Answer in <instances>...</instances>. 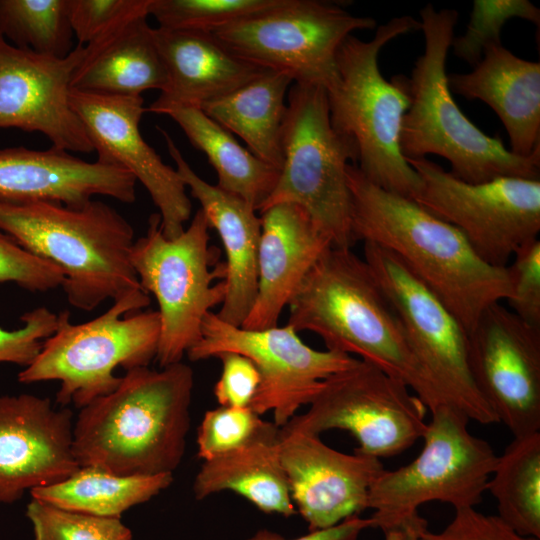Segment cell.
I'll return each instance as SVG.
<instances>
[{"instance_id":"1","label":"cell","mask_w":540,"mask_h":540,"mask_svg":"<svg viewBox=\"0 0 540 540\" xmlns=\"http://www.w3.org/2000/svg\"><path fill=\"white\" fill-rule=\"evenodd\" d=\"M346 177L355 241L393 253L468 334L489 306L510 297L508 267L483 261L457 228L414 200L372 183L354 164L347 166Z\"/></svg>"},{"instance_id":"2","label":"cell","mask_w":540,"mask_h":540,"mask_svg":"<svg viewBox=\"0 0 540 540\" xmlns=\"http://www.w3.org/2000/svg\"><path fill=\"white\" fill-rule=\"evenodd\" d=\"M193 386V370L182 361L127 370L115 390L80 409L73 425L78 465L125 476L173 474L185 453Z\"/></svg>"},{"instance_id":"3","label":"cell","mask_w":540,"mask_h":540,"mask_svg":"<svg viewBox=\"0 0 540 540\" xmlns=\"http://www.w3.org/2000/svg\"><path fill=\"white\" fill-rule=\"evenodd\" d=\"M288 325L320 336L327 350L380 368L405 383L430 411L443 404L414 356L402 323L364 259L330 246L289 305Z\"/></svg>"},{"instance_id":"4","label":"cell","mask_w":540,"mask_h":540,"mask_svg":"<svg viewBox=\"0 0 540 540\" xmlns=\"http://www.w3.org/2000/svg\"><path fill=\"white\" fill-rule=\"evenodd\" d=\"M0 231L62 270L63 290L77 309L91 311L142 289L130 260L133 227L103 201L82 207L0 201Z\"/></svg>"},{"instance_id":"5","label":"cell","mask_w":540,"mask_h":540,"mask_svg":"<svg viewBox=\"0 0 540 540\" xmlns=\"http://www.w3.org/2000/svg\"><path fill=\"white\" fill-rule=\"evenodd\" d=\"M419 14L425 47L408 78L410 105L400 136L404 158L441 156L450 163L449 172L468 183L499 177L539 180L540 148L527 157L512 153L499 137L488 136L477 128L453 98L446 60L458 12L437 10L429 3Z\"/></svg>"},{"instance_id":"6","label":"cell","mask_w":540,"mask_h":540,"mask_svg":"<svg viewBox=\"0 0 540 540\" xmlns=\"http://www.w3.org/2000/svg\"><path fill=\"white\" fill-rule=\"evenodd\" d=\"M419 30L420 21L405 15L378 26L369 41L349 35L337 52L336 79L326 89L331 124L355 143L358 169L377 186L412 200L421 180L400 148L402 122L410 105L408 77L386 80L378 57L393 39Z\"/></svg>"},{"instance_id":"7","label":"cell","mask_w":540,"mask_h":540,"mask_svg":"<svg viewBox=\"0 0 540 540\" xmlns=\"http://www.w3.org/2000/svg\"><path fill=\"white\" fill-rule=\"evenodd\" d=\"M150 297L143 289L115 300L98 317L81 324L65 310L57 315L54 333L43 341L34 361L18 374L24 384L60 382L56 402L82 408L117 388L114 370L145 367L155 359L160 337L158 311L146 310Z\"/></svg>"},{"instance_id":"8","label":"cell","mask_w":540,"mask_h":540,"mask_svg":"<svg viewBox=\"0 0 540 540\" xmlns=\"http://www.w3.org/2000/svg\"><path fill=\"white\" fill-rule=\"evenodd\" d=\"M210 227L199 209L184 231L167 238L159 213L149 217L144 236L134 241L130 260L141 288L159 306L160 337L155 360L160 368L182 361L200 340L202 323L225 299L226 264L209 244Z\"/></svg>"},{"instance_id":"9","label":"cell","mask_w":540,"mask_h":540,"mask_svg":"<svg viewBox=\"0 0 540 540\" xmlns=\"http://www.w3.org/2000/svg\"><path fill=\"white\" fill-rule=\"evenodd\" d=\"M282 153L276 185L258 213L277 204H295L332 246L352 248L356 241L346 168L356 165L358 153L355 143L333 128L324 87L294 83L290 88Z\"/></svg>"},{"instance_id":"10","label":"cell","mask_w":540,"mask_h":540,"mask_svg":"<svg viewBox=\"0 0 540 540\" xmlns=\"http://www.w3.org/2000/svg\"><path fill=\"white\" fill-rule=\"evenodd\" d=\"M422 436L424 446L409 464L386 471L368 494L373 528L383 533L402 527L431 501L453 508H475L482 501L497 455L490 444L468 430L469 418L459 409L441 404Z\"/></svg>"},{"instance_id":"11","label":"cell","mask_w":540,"mask_h":540,"mask_svg":"<svg viewBox=\"0 0 540 540\" xmlns=\"http://www.w3.org/2000/svg\"><path fill=\"white\" fill-rule=\"evenodd\" d=\"M363 253L443 404L461 410L478 423H498L473 380L467 331L393 253L371 242H364Z\"/></svg>"},{"instance_id":"12","label":"cell","mask_w":540,"mask_h":540,"mask_svg":"<svg viewBox=\"0 0 540 540\" xmlns=\"http://www.w3.org/2000/svg\"><path fill=\"white\" fill-rule=\"evenodd\" d=\"M376 25L375 19L355 16L336 2L287 0L211 34L251 64L326 90L336 79L337 52L345 38Z\"/></svg>"},{"instance_id":"13","label":"cell","mask_w":540,"mask_h":540,"mask_svg":"<svg viewBox=\"0 0 540 540\" xmlns=\"http://www.w3.org/2000/svg\"><path fill=\"white\" fill-rule=\"evenodd\" d=\"M421 180L414 201L457 228L486 263L506 267L540 232V180L462 181L428 158L406 159Z\"/></svg>"},{"instance_id":"14","label":"cell","mask_w":540,"mask_h":540,"mask_svg":"<svg viewBox=\"0 0 540 540\" xmlns=\"http://www.w3.org/2000/svg\"><path fill=\"white\" fill-rule=\"evenodd\" d=\"M402 381L358 359L323 382L302 415L284 426L319 435L331 429L350 432L355 453L392 457L422 438L427 406Z\"/></svg>"},{"instance_id":"15","label":"cell","mask_w":540,"mask_h":540,"mask_svg":"<svg viewBox=\"0 0 540 540\" xmlns=\"http://www.w3.org/2000/svg\"><path fill=\"white\" fill-rule=\"evenodd\" d=\"M235 352L257 367L260 383L249 406L258 415L272 411L282 427L303 405H309L324 380L352 366L357 358L306 345L290 325L248 330L223 321L213 311L202 323L200 340L187 352L191 361Z\"/></svg>"},{"instance_id":"16","label":"cell","mask_w":540,"mask_h":540,"mask_svg":"<svg viewBox=\"0 0 540 540\" xmlns=\"http://www.w3.org/2000/svg\"><path fill=\"white\" fill-rule=\"evenodd\" d=\"M475 385L514 437L540 432V328L501 302L489 306L468 334Z\"/></svg>"},{"instance_id":"17","label":"cell","mask_w":540,"mask_h":540,"mask_svg":"<svg viewBox=\"0 0 540 540\" xmlns=\"http://www.w3.org/2000/svg\"><path fill=\"white\" fill-rule=\"evenodd\" d=\"M71 106L97 152V160L131 173L149 193L167 238L179 236L190 219L192 205L176 169L166 165L143 139L139 125L141 96H116L71 89Z\"/></svg>"},{"instance_id":"18","label":"cell","mask_w":540,"mask_h":540,"mask_svg":"<svg viewBox=\"0 0 540 540\" xmlns=\"http://www.w3.org/2000/svg\"><path fill=\"white\" fill-rule=\"evenodd\" d=\"M84 54V45L77 44L64 58L46 56L0 35V128L41 133L53 147L68 152H93L69 99Z\"/></svg>"},{"instance_id":"19","label":"cell","mask_w":540,"mask_h":540,"mask_svg":"<svg viewBox=\"0 0 540 540\" xmlns=\"http://www.w3.org/2000/svg\"><path fill=\"white\" fill-rule=\"evenodd\" d=\"M279 455L290 496L309 532L327 529L368 509V494L385 470L380 459L346 454L319 435L280 427Z\"/></svg>"},{"instance_id":"20","label":"cell","mask_w":540,"mask_h":540,"mask_svg":"<svg viewBox=\"0 0 540 540\" xmlns=\"http://www.w3.org/2000/svg\"><path fill=\"white\" fill-rule=\"evenodd\" d=\"M72 411L49 398L0 395V504L70 477L80 466L73 453Z\"/></svg>"},{"instance_id":"21","label":"cell","mask_w":540,"mask_h":540,"mask_svg":"<svg viewBox=\"0 0 540 540\" xmlns=\"http://www.w3.org/2000/svg\"><path fill=\"white\" fill-rule=\"evenodd\" d=\"M136 179L128 171L98 160L88 162L51 146L47 150H0V201H49L82 207L95 195L123 203L136 198Z\"/></svg>"},{"instance_id":"22","label":"cell","mask_w":540,"mask_h":540,"mask_svg":"<svg viewBox=\"0 0 540 540\" xmlns=\"http://www.w3.org/2000/svg\"><path fill=\"white\" fill-rule=\"evenodd\" d=\"M257 291L241 327L263 330L278 325L301 283L331 239L295 204H277L261 212Z\"/></svg>"},{"instance_id":"23","label":"cell","mask_w":540,"mask_h":540,"mask_svg":"<svg viewBox=\"0 0 540 540\" xmlns=\"http://www.w3.org/2000/svg\"><path fill=\"white\" fill-rule=\"evenodd\" d=\"M157 129L164 137L177 173L192 197L200 203L210 229L217 231L224 247L227 292L216 314L229 324L241 326L251 310L257 291L260 216L242 198L197 175L170 135L159 127Z\"/></svg>"},{"instance_id":"24","label":"cell","mask_w":540,"mask_h":540,"mask_svg":"<svg viewBox=\"0 0 540 540\" xmlns=\"http://www.w3.org/2000/svg\"><path fill=\"white\" fill-rule=\"evenodd\" d=\"M447 81L451 92L492 108L507 131L512 153L527 157L540 148L539 62L492 43L471 72L449 74Z\"/></svg>"},{"instance_id":"25","label":"cell","mask_w":540,"mask_h":540,"mask_svg":"<svg viewBox=\"0 0 540 540\" xmlns=\"http://www.w3.org/2000/svg\"><path fill=\"white\" fill-rule=\"evenodd\" d=\"M167 85L145 112L169 106L200 108L232 92L264 71L233 54L211 33L154 28Z\"/></svg>"},{"instance_id":"26","label":"cell","mask_w":540,"mask_h":540,"mask_svg":"<svg viewBox=\"0 0 540 540\" xmlns=\"http://www.w3.org/2000/svg\"><path fill=\"white\" fill-rule=\"evenodd\" d=\"M71 89L116 96H141L150 89L162 92L167 73L147 16L124 23L100 40L84 46Z\"/></svg>"},{"instance_id":"27","label":"cell","mask_w":540,"mask_h":540,"mask_svg":"<svg viewBox=\"0 0 540 540\" xmlns=\"http://www.w3.org/2000/svg\"><path fill=\"white\" fill-rule=\"evenodd\" d=\"M280 427L266 421L244 445L205 460L193 484L198 500L230 490L264 513L290 517L296 513L279 455Z\"/></svg>"},{"instance_id":"28","label":"cell","mask_w":540,"mask_h":540,"mask_svg":"<svg viewBox=\"0 0 540 540\" xmlns=\"http://www.w3.org/2000/svg\"><path fill=\"white\" fill-rule=\"evenodd\" d=\"M292 83L289 75L266 70L232 92L205 103L201 110L238 135L257 158L280 171L286 97Z\"/></svg>"},{"instance_id":"29","label":"cell","mask_w":540,"mask_h":540,"mask_svg":"<svg viewBox=\"0 0 540 540\" xmlns=\"http://www.w3.org/2000/svg\"><path fill=\"white\" fill-rule=\"evenodd\" d=\"M160 114L172 118L189 142L206 155L217 173L216 186L242 198L258 212L272 193L279 170L241 146L200 108L169 106Z\"/></svg>"},{"instance_id":"30","label":"cell","mask_w":540,"mask_h":540,"mask_svg":"<svg viewBox=\"0 0 540 540\" xmlns=\"http://www.w3.org/2000/svg\"><path fill=\"white\" fill-rule=\"evenodd\" d=\"M173 479V474L125 476L86 466L30 494L32 499L64 510L120 519L123 512L168 488Z\"/></svg>"},{"instance_id":"31","label":"cell","mask_w":540,"mask_h":540,"mask_svg":"<svg viewBox=\"0 0 540 540\" xmlns=\"http://www.w3.org/2000/svg\"><path fill=\"white\" fill-rule=\"evenodd\" d=\"M497 515L522 536L540 539V432L514 437L487 483Z\"/></svg>"},{"instance_id":"32","label":"cell","mask_w":540,"mask_h":540,"mask_svg":"<svg viewBox=\"0 0 540 540\" xmlns=\"http://www.w3.org/2000/svg\"><path fill=\"white\" fill-rule=\"evenodd\" d=\"M0 35L18 48L66 57L74 37L69 0H0Z\"/></svg>"},{"instance_id":"33","label":"cell","mask_w":540,"mask_h":540,"mask_svg":"<svg viewBox=\"0 0 540 540\" xmlns=\"http://www.w3.org/2000/svg\"><path fill=\"white\" fill-rule=\"evenodd\" d=\"M287 0H150L159 28L213 33L284 5Z\"/></svg>"},{"instance_id":"34","label":"cell","mask_w":540,"mask_h":540,"mask_svg":"<svg viewBox=\"0 0 540 540\" xmlns=\"http://www.w3.org/2000/svg\"><path fill=\"white\" fill-rule=\"evenodd\" d=\"M34 540H133L119 518L94 516L32 499L26 508Z\"/></svg>"},{"instance_id":"35","label":"cell","mask_w":540,"mask_h":540,"mask_svg":"<svg viewBox=\"0 0 540 540\" xmlns=\"http://www.w3.org/2000/svg\"><path fill=\"white\" fill-rule=\"evenodd\" d=\"M519 17L539 27L540 10L527 0H475L466 32L454 37L451 43L454 54L475 66L484 49L499 43L500 32L511 18Z\"/></svg>"},{"instance_id":"36","label":"cell","mask_w":540,"mask_h":540,"mask_svg":"<svg viewBox=\"0 0 540 540\" xmlns=\"http://www.w3.org/2000/svg\"><path fill=\"white\" fill-rule=\"evenodd\" d=\"M266 420L251 408L223 407L205 412L197 433V455L210 460L247 443Z\"/></svg>"},{"instance_id":"37","label":"cell","mask_w":540,"mask_h":540,"mask_svg":"<svg viewBox=\"0 0 540 540\" xmlns=\"http://www.w3.org/2000/svg\"><path fill=\"white\" fill-rule=\"evenodd\" d=\"M150 0H69V20L78 44L88 45L124 23L149 16Z\"/></svg>"},{"instance_id":"38","label":"cell","mask_w":540,"mask_h":540,"mask_svg":"<svg viewBox=\"0 0 540 540\" xmlns=\"http://www.w3.org/2000/svg\"><path fill=\"white\" fill-rule=\"evenodd\" d=\"M65 275L53 263L39 258L0 231V283L13 282L31 292L62 286Z\"/></svg>"},{"instance_id":"39","label":"cell","mask_w":540,"mask_h":540,"mask_svg":"<svg viewBox=\"0 0 540 540\" xmlns=\"http://www.w3.org/2000/svg\"><path fill=\"white\" fill-rule=\"evenodd\" d=\"M511 295L508 308L526 323L540 328V240L523 245L508 265Z\"/></svg>"},{"instance_id":"40","label":"cell","mask_w":540,"mask_h":540,"mask_svg":"<svg viewBox=\"0 0 540 540\" xmlns=\"http://www.w3.org/2000/svg\"><path fill=\"white\" fill-rule=\"evenodd\" d=\"M23 325L16 330L0 327V362L27 367L39 354L43 341L57 327V315L47 307H38L23 314Z\"/></svg>"},{"instance_id":"41","label":"cell","mask_w":540,"mask_h":540,"mask_svg":"<svg viewBox=\"0 0 540 540\" xmlns=\"http://www.w3.org/2000/svg\"><path fill=\"white\" fill-rule=\"evenodd\" d=\"M411 540H540L522 536L498 516L485 515L473 507L456 509L453 519L440 532L426 527L417 531Z\"/></svg>"},{"instance_id":"42","label":"cell","mask_w":540,"mask_h":540,"mask_svg":"<svg viewBox=\"0 0 540 540\" xmlns=\"http://www.w3.org/2000/svg\"><path fill=\"white\" fill-rule=\"evenodd\" d=\"M215 358L222 365L221 375L214 386L219 406L249 407L260 383L255 364L248 357L235 352H223Z\"/></svg>"},{"instance_id":"43","label":"cell","mask_w":540,"mask_h":540,"mask_svg":"<svg viewBox=\"0 0 540 540\" xmlns=\"http://www.w3.org/2000/svg\"><path fill=\"white\" fill-rule=\"evenodd\" d=\"M370 527H373L371 518L365 519L356 515L330 528L311 531L294 539H287L268 529H260L247 540H358L360 533Z\"/></svg>"},{"instance_id":"44","label":"cell","mask_w":540,"mask_h":540,"mask_svg":"<svg viewBox=\"0 0 540 540\" xmlns=\"http://www.w3.org/2000/svg\"><path fill=\"white\" fill-rule=\"evenodd\" d=\"M427 526L426 520L419 516L405 526L384 533L385 540H411L414 534Z\"/></svg>"}]
</instances>
